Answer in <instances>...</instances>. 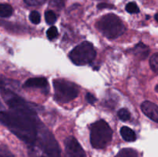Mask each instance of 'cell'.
<instances>
[{
    "label": "cell",
    "mask_w": 158,
    "mask_h": 157,
    "mask_svg": "<svg viewBox=\"0 0 158 157\" xmlns=\"http://www.w3.org/2000/svg\"><path fill=\"white\" fill-rule=\"evenodd\" d=\"M0 157H15L9 148L3 144H0Z\"/></svg>",
    "instance_id": "16"
},
{
    "label": "cell",
    "mask_w": 158,
    "mask_h": 157,
    "mask_svg": "<svg viewBox=\"0 0 158 157\" xmlns=\"http://www.w3.org/2000/svg\"><path fill=\"white\" fill-rule=\"evenodd\" d=\"M96 57V50L89 42H83L69 54V58L75 65L84 66L90 63Z\"/></svg>",
    "instance_id": "6"
},
{
    "label": "cell",
    "mask_w": 158,
    "mask_h": 157,
    "mask_svg": "<svg viewBox=\"0 0 158 157\" xmlns=\"http://www.w3.org/2000/svg\"><path fill=\"white\" fill-rule=\"evenodd\" d=\"M35 112L10 109L0 112V123L26 144L32 146L38 135Z\"/></svg>",
    "instance_id": "1"
},
{
    "label": "cell",
    "mask_w": 158,
    "mask_h": 157,
    "mask_svg": "<svg viewBox=\"0 0 158 157\" xmlns=\"http://www.w3.org/2000/svg\"><path fill=\"white\" fill-rule=\"evenodd\" d=\"M64 145L66 157H86V152L75 137L66 138Z\"/></svg>",
    "instance_id": "7"
},
{
    "label": "cell",
    "mask_w": 158,
    "mask_h": 157,
    "mask_svg": "<svg viewBox=\"0 0 158 157\" xmlns=\"http://www.w3.org/2000/svg\"><path fill=\"white\" fill-rule=\"evenodd\" d=\"M86 101H87L89 103H90V104H94V103L97 101V99H96V97L91 93L86 94Z\"/></svg>",
    "instance_id": "22"
},
{
    "label": "cell",
    "mask_w": 158,
    "mask_h": 157,
    "mask_svg": "<svg viewBox=\"0 0 158 157\" xmlns=\"http://www.w3.org/2000/svg\"><path fill=\"white\" fill-rule=\"evenodd\" d=\"M46 35H47L48 38L51 40L56 38L58 36V30H57L56 27L52 26V27L49 28L47 30V32H46Z\"/></svg>",
    "instance_id": "20"
},
{
    "label": "cell",
    "mask_w": 158,
    "mask_h": 157,
    "mask_svg": "<svg viewBox=\"0 0 158 157\" xmlns=\"http://www.w3.org/2000/svg\"><path fill=\"white\" fill-rule=\"evenodd\" d=\"M141 110L147 116L158 123V106L151 101H144L141 104Z\"/></svg>",
    "instance_id": "8"
},
{
    "label": "cell",
    "mask_w": 158,
    "mask_h": 157,
    "mask_svg": "<svg viewBox=\"0 0 158 157\" xmlns=\"http://www.w3.org/2000/svg\"><path fill=\"white\" fill-rule=\"evenodd\" d=\"M113 131L105 120H99L90 128V143L95 149H103L112 139Z\"/></svg>",
    "instance_id": "3"
},
{
    "label": "cell",
    "mask_w": 158,
    "mask_h": 157,
    "mask_svg": "<svg viewBox=\"0 0 158 157\" xmlns=\"http://www.w3.org/2000/svg\"><path fill=\"white\" fill-rule=\"evenodd\" d=\"M46 0H24V2L29 6H39L43 5Z\"/></svg>",
    "instance_id": "21"
},
{
    "label": "cell",
    "mask_w": 158,
    "mask_h": 157,
    "mask_svg": "<svg viewBox=\"0 0 158 157\" xmlns=\"http://www.w3.org/2000/svg\"><path fill=\"white\" fill-rule=\"evenodd\" d=\"M115 157H138V152L134 149L125 148L119 151Z\"/></svg>",
    "instance_id": "12"
},
{
    "label": "cell",
    "mask_w": 158,
    "mask_h": 157,
    "mask_svg": "<svg viewBox=\"0 0 158 157\" xmlns=\"http://www.w3.org/2000/svg\"><path fill=\"white\" fill-rule=\"evenodd\" d=\"M52 4L53 6H59V7H63V0H52Z\"/></svg>",
    "instance_id": "24"
},
{
    "label": "cell",
    "mask_w": 158,
    "mask_h": 157,
    "mask_svg": "<svg viewBox=\"0 0 158 157\" xmlns=\"http://www.w3.org/2000/svg\"><path fill=\"white\" fill-rule=\"evenodd\" d=\"M126 11L129 13L134 14V13H138L139 12V8L135 2H129L127 4L126 6Z\"/></svg>",
    "instance_id": "18"
},
{
    "label": "cell",
    "mask_w": 158,
    "mask_h": 157,
    "mask_svg": "<svg viewBox=\"0 0 158 157\" xmlns=\"http://www.w3.org/2000/svg\"><path fill=\"white\" fill-rule=\"evenodd\" d=\"M120 134L123 139L127 142H134L136 140V134L133 129L127 126H123L120 129Z\"/></svg>",
    "instance_id": "11"
},
{
    "label": "cell",
    "mask_w": 158,
    "mask_h": 157,
    "mask_svg": "<svg viewBox=\"0 0 158 157\" xmlns=\"http://www.w3.org/2000/svg\"><path fill=\"white\" fill-rule=\"evenodd\" d=\"M36 143L45 157H60V146L49 131L40 128Z\"/></svg>",
    "instance_id": "4"
},
{
    "label": "cell",
    "mask_w": 158,
    "mask_h": 157,
    "mask_svg": "<svg viewBox=\"0 0 158 157\" xmlns=\"http://www.w3.org/2000/svg\"><path fill=\"white\" fill-rule=\"evenodd\" d=\"M98 30L106 38L114 39L124 33L126 28L122 20L114 14L103 15L97 23Z\"/></svg>",
    "instance_id": "2"
},
{
    "label": "cell",
    "mask_w": 158,
    "mask_h": 157,
    "mask_svg": "<svg viewBox=\"0 0 158 157\" xmlns=\"http://www.w3.org/2000/svg\"><path fill=\"white\" fill-rule=\"evenodd\" d=\"M54 95L56 101L60 103H68L77 97L79 88L74 83L65 79L53 80Z\"/></svg>",
    "instance_id": "5"
},
{
    "label": "cell",
    "mask_w": 158,
    "mask_h": 157,
    "mask_svg": "<svg viewBox=\"0 0 158 157\" xmlns=\"http://www.w3.org/2000/svg\"><path fill=\"white\" fill-rule=\"evenodd\" d=\"M133 51H134V55L141 59L146 58L150 53L149 47L142 42H139L138 44L136 45L135 47L133 49Z\"/></svg>",
    "instance_id": "10"
},
{
    "label": "cell",
    "mask_w": 158,
    "mask_h": 157,
    "mask_svg": "<svg viewBox=\"0 0 158 157\" xmlns=\"http://www.w3.org/2000/svg\"><path fill=\"white\" fill-rule=\"evenodd\" d=\"M13 13V9L9 4H0V17L8 18Z\"/></svg>",
    "instance_id": "13"
},
{
    "label": "cell",
    "mask_w": 158,
    "mask_h": 157,
    "mask_svg": "<svg viewBox=\"0 0 158 157\" xmlns=\"http://www.w3.org/2000/svg\"><path fill=\"white\" fill-rule=\"evenodd\" d=\"M45 19L47 24L52 25L56 22L57 17L55 12L52 10H47L45 12Z\"/></svg>",
    "instance_id": "14"
},
{
    "label": "cell",
    "mask_w": 158,
    "mask_h": 157,
    "mask_svg": "<svg viewBox=\"0 0 158 157\" xmlns=\"http://www.w3.org/2000/svg\"><path fill=\"white\" fill-rule=\"evenodd\" d=\"M150 66L155 73L158 74V52L154 54L150 59Z\"/></svg>",
    "instance_id": "15"
},
{
    "label": "cell",
    "mask_w": 158,
    "mask_h": 157,
    "mask_svg": "<svg viewBox=\"0 0 158 157\" xmlns=\"http://www.w3.org/2000/svg\"><path fill=\"white\" fill-rule=\"evenodd\" d=\"M29 19L33 24H39L41 20V16L40 14L36 11H32L29 15Z\"/></svg>",
    "instance_id": "19"
},
{
    "label": "cell",
    "mask_w": 158,
    "mask_h": 157,
    "mask_svg": "<svg viewBox=\"0 0 158 157\" xmlns=\"http://www.w3.org/2000/svg\"><path fill=\"white\" fill-rule=\"evenodd\" d=\"M118 117L123 121H127L131 118V113L127 109H120L118 111Z\"/></svg>",
    "instance_id": "17"
},
{
    "label": "cell",
    "mask_w": 158,
    "mask_h": 157,
    "mask_svg": "<svg viewBox=\"0 0 158 157\" xmlns=\"http://www.w3.org/2000/svg\"><path fill=\"white\" fill-rule=\"evenodd\" d=\"M97 7H98L99 9H106V8H108V9H113V8H114V6L110 4H106V3H100V4H99L98 6H97Z\"/></svg>",
    "instance_id": "23"
},
{
    "label": "cell",
    "mask_w": 158,
    "mask_h": 157,
    "mask_svg": "<svg viewBox=\"0 0 158 157\" xmlns=\"http://www.w3.org/2000/svg\"><path fill=\"white\" fill-rule=\"evenodd\" d=\"M48 82L45 78H31L26 81L23 86L27 88H44L47 86Z\"/></svg>",
    "instance_id": "9"
},
{
    "label": "cell",
    "mask_w": 158,
    "mask_h": 157,
    "mask_svg": "<svg viewBox=\"0 0 158 157\" xmlns=\"http://www.w3.org/2000/svg\"><path fill=\"white\" fill-rule=\"evenodd\" d=\"M154 17H155V19H156V21L158 22V13L156 14V15H155V16H154Z\"/></svg>",
    "instance_id": "25"
}]
</instances>
